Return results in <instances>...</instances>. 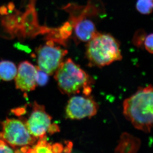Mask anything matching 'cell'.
Returning a JSON list of instances; mask_svg holds the SVG:
<instances>
[{
	"mask_svg": "<svg viewBox=\"0 0 153 153\" xmlns=\"http://www.w3.org/2000/svg\"><path fill=\"white\" fill-rule=\"evenodd\" d=\"M123 113L135 128L146 133L153 128V86L140 88L123 102Z\"/></svg>",
	"mask_w": 153,
	"mask_h": 153,
	"instance_id": "1",
	"label": "cell"
},
{
	"mask_svg": "<svg viewBox=\"0 0 153 153\" xmlns=\"http://www.w3.org/2000/svg\"><path fill=\"white\" fill-rule=\"evenodd\" d=\"M102 7L95 3V0H90L84 6L69 4L64 7V10L69 14L68 22L76 43L87 42L98 33L95 20L103 12Z\"/></svg>",
	"mask_w": 153,
	"mask_h": 153,
	"instance_id": "2",
	"label": "cell"
},
{
	"mask_svg": "<svg viewBox=\"0 0 153 153\" xmlns=\"http://www.w3.org/2000/svg\"><path fill=\"white\" fill-rule=\"evenodd\" d=\"M54 77L63 94L74 95L82 91L84 95H89L92 91L93 79L70 58L62 62Z\"/></svg>",
	"mask_w": 153,
	"mask_h": 153,
	"instance_id": "3",
	"label": "cell"
},
{
	"mask_svg": "<svg viewBox=\"0 0 153 153\" xmlns=\"http://www.w3.org/2000/svg\"><path fill=\"white\" fill-rule=\"evenodd\" d=\"M85 51L90 67H103L123 58L118 42L105 33H97L88 41Z\"/></svg>",
	"mask_w": 153,
	"mask_h": 153,
	"instance_id": "4",
	"label": "cell"
},
{
	"mask_svg": "<svg viewBox=\"0 0 153 153\" xmlns=\"http://www.w3.org/2000/svg\"><path fill=\"white\" fill-rule=\"evenodd\" d=\"M1 124L0 139L13 148L32 146L38 139L30 133L25 123L20 120L7 118Z\"/></svg>",
	"mask_w": 153,
	"mask_h": 153,
	"instance_id": "5",
	"label": "cell"
},
{
	"mask_svg": "<svg viewBox=\"0 0 153 153\" xmlns=\"http://www.w3.org/2000/svg\"><path fill=\"white\" fill-rule=\"evenodd\" d=\"M57 44L49 40L36 50L37 67L49 75L55 74L68 53L67 50Z\"/></svg>",
	"mask_w": 153,
	"mask_h": 153,
	"instance_id": "6",
	"label": "cell"
},
{
	"mask_svg": "<svg viewBox=\"0 0 153 153\" xmlns=\"http://www.w3.org/2000/svg\"><path fill=\"white\" fill-rule=\"evenodd\" d=\"M98 108V104L90 95L74 96L68 100L65 112L67 118L78 120L93 117Z\"/></svg>",
	"mask_w": 153,
	"mask_h": 153,
	"instance_id": "7",
	"label": "cell"
},
{
	"mask_svg": "<svg viewBox=\"0 0 153 153\" xmlns=\"http://www.w3.org/2000/svg\"><path fill=\"white\" fill-rule=\"evenodd\" d=\"M52 120L51 116L46 112L44 105L35 102L30 117L24 122L30 133L39 139L46 135Z\"/></svg>",
	"mask_w": 153,
	"mask_h": 153,
	"instance_id": "8",
	"label": "cell"
},
{
	"mask_svg": "<svg viewBox=\"0 0 153 153\" xmlns=\"http://www.w3.org/2000/svg\"><path fill=\"white\" fill-rule=\"evenodd\" d=\"M36 66L28 61L19 64L16 76L15 77L16 88L23 91L35 90L37 85Z\"/></svg>",
	"mask_w": 153,
	"mask_h": 153,
	"instance_id": "9",
	"label": "cell"
},
{
	"mask_svg": "<svg viewBox=\"0 0 153 153\" xmlns=\"http://www.w3.org/2000/svg\"><path fill=\"white\" fill-rule=\"evenodd\" d=\"M140 145L141 141L139 139L128 133H123L120 136L118 144L115 149V152L135 153L139 150Z\"/></svg>",
	"mask_w": 153,
	"mask_h": 153,
	"instance_id": "10",
	"label": "cell"
},
{
	"mask_svg": "<svg viewBox=\"0 0 153 153\" xmlns=\"http://www.w3.org/2000/svg\"><path fill=\"white\" fill-rule=\"evenodd\" d=\"M17 71L16 64L12 61L5 60L0 61V78L3 80H13L16 76Z\"/></svg>",
	"mask_w": 153,
	"mask_h": 153,
	"instance_id": "11",
	"label": "cell"
},
{
	"mask_svg": "<svg viewBox=\"0 0 153 153\" xmlns=\"http://www.w3.org/2000/svg\"><path fill=\"white\" fill-rule=\"evenodd\" d=\"M28 153H52V145L47 141L46 135L39 138L37 144L30 149Z\"/></svg>",
	"mask_w": 153,
	"mask_h": 153,
	"instance_id": "12",
	"label": "cell"
},
{
	"mask_svg": "<svg viewBox=\"0 0 153 153\" xmlns=\"http://www.w3.org/2000/svg\"><path fill=\"white\" fill-rule=\"evenodd\" d=\"M136 8L140 13L150 14L153 10V0H137Z\"/></svg>",
	"mask_w": 153,
	"mask_h": 153,
	"instance_id": "13",
	"label": "cell"
},
{
	"mask_svg": "<svg viewBox=\"0 0 153 153\" xmlns=\"http://www.w3.org/2000/svg\"><path fill=\"white\" fill-rule=\"evenodd\" d=\"M37 76H36V82L37 85L40 86H44L47 84L49 80V75L44 71L40 70L37 66Z\"/></svg>",
	"mask_w": 153,
	"mask_h": 153,
	"instance_id": "14",
	"label": "cell"
},
{
	"mask_svg": "<svg viewBox=\"0 0 153 153\" xmlns=\"http://www.w3.org/2000/svg\"><path fill=\"white\" fill-rule=\"evenodd\" d=\"M144 45L148 52L153 54V33L148 35L145 38Z\"/></svg>",
	"mask_w": 153,
	"mask_h": 153,
	"instance_id": "15",
	"label": "cell"
},
{
	"mask_svg": "<svg viewBox=\"0 0 153 153\" xmlns=\"http://www.w3.org/2000/svg\"><path fill=\"white\" fill-rule=\"evenodd\" d=\"M14 152L4 141L0 139V153H13Z\"/></svg>",
	"mask_w": 153,
	"mask_h": 153,
	"instance_id": "16",
	"label": "cell"
},
{
	"mask_svg": "<svg viewBox=\"0 0 153 153\" xmlns=\"http://www.w3.org/2000/svg\"><path fill=\"white\" fill-rule=\"evenodd\" d=\"M63 149L64 147L60 143H55L52 145V153L63 152Z\"/></svg>",
	"mask_w": 153,
	"mask_h": 153,
	"instance_id": "17",
	"label": "cell"
},
{
	"mask_svg": "<svg viewBox=\"0 0 153 153\" xmlns=\"http://www.w3.org/2000/svg\"><path fill=\"white\" fill-rule=\"evenodd\" d=\"M60 128L59 126L56 123H51L48 129V133L52 135L60 131Z\"/></svg>",
	"mask_w": 153,
	"mask_h": 153,
	"instance_id": "18",
	"label": "cell"
},
{
	"mask_svg": "<svg viewBox=\"0 0 153 153\" xmlns=\"http://www.w3.org/2000/svg\"><path fill=\"white\" fill-rule=\"evenodd\" d=\"M73 145L71 142L67 141L66 143V146L64 148L63 152L66 153L71 152Z\"/></svg>",
	"mask_w": 153,
	"mask_h": 153,
	"instance_id": "19",
	"label": "cell"
}]
</instances>
